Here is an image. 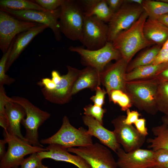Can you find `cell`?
I'll return each instance as SVG.
<instances>
[{"label": "cell", "mask_w": 168, "mask_h": 168, "mask_svg": "<svg viewBox=\"0 0 168 168\" xmlns=\"http://www.w3.org/2000/svg\"><path fill=\"white\" fill-rule=\"evenodd\" d=\"M147 18L144 11L138 20L119 33L112 42L128 63L137 53L154 44L146 38L143 33V25Z\"/></svg>", "instance_id": "6da1fadb"}, {"label": "cell", "mask_w": 168, "mask_h": 168, "mask_svg": "<svg viewBox=\"0 0 168 168\" xmlns=\"http://www.w3.org/2000/svg\"><path fill=\"white\" fill-rule=\"evenodd\" d=\"M160 83L155 77L126 82V93L135 107L154 115L158 111L156 98Z\"/></svg>", "instance_id": "7a4b0ae2"}, {"label": "cell", "mask_w": 168, "mask_h": 168, "mask_svg": "<svg viewBox=\"0 0 168 168\" xmlns=\"http://www.w3.org/2000/svg\"><path fill=\"white\" fill-rule=\"evenodd\" d=\"M9 101L17 103L25 109L26 116L21 122L26 129L25 141L35 146L43 147L39 141L38 129L50 116L48 112L36 107L29 100L19 96L9 97Z\"/></svg>", "instance_id": "3957f363"}, {"label": "cell", "mask_w": 168, "mask_h": 168, "mask_svg": "<svg viewBox=\"0 0 168 168\" xmlns=\"http://www.w3.org/2000/svg\"><path fill=\"white\" fill-rule=\"evenodd\" d=\"M60 8L59 23L61 33L71 40H80L84 19L81 6L78 1L63 0Z\"/></svg>", "instance_id": "277c9868"}, {"label": "cell", "mask_w": 168, "mask_h": 168, "mask_svg": "<svg viewBox=\"0 0 168 168\" xmlns=\"http://www.w3.org/2000/svg\"><path fill=\"white\" fill-rule=\"evenodd\" d=\"M42 144H56L67 148L75 147H84L92 144V136L87 130L81 127L77 129L70 124L67 116L63 119L59 130L51 137L40 141Z\"/></svg>", "instance_id": "5b68a950"}, {"label": "cell", "mask_w": 168, "mask_h": 168, "mask_svg": "<svg viewBox=\"0 0 168 168\" xmlns=\"http://www.w3.org/2000/svg\"><path fill=\"white\" fill-rule=\"evenodd\" d=\"M3 137L8 147L6 154L1 160L0 168H17L26 155L47 151V148L33 146L26 141L4 130Z\"/></svg>", "instance_id": "8992f818"}, {"label": "cell", "mask_w": 168, "mask_h": 168, "mask_svg": "<svg viewBox=\"0 0 168 168\" xmlns=\"http://www.w3.org/2000/svg\"><path fill=\"white\" fill-rule=\"evenodd\" d=\"M68 49L80 55L82 64L94 68L100 73L111 61H116L122 58L119 52L114 48L112 42H109L97 50H90L81 46H72Z\"/></svg>", "instance_id": "52a82bcc"}, {"label": "cell", "mask_w": 168, "mask_h": 168, "mask_svg": "<svg viewBox=\"0 0 168 168\" xmlns=\"http://www.w3.org/2000/svg\"><path fill=\"white\" fill-rule=\"evenodd\" d=\"M70 152L83 158L92 168H117L110 151L102 144L95 143L84 147L67 148Z\"/></svg>", "instance_id": "ba28073f"}, {"label": "cell", "mask_w": 168, "mask_h": 168, "mask_svg": "<svg viewBox=\"0 0 168 168\" xmlns=\"http://www.w3.org/2000/svg\"><path fill=\"white\" fill-rule=\"evenodd\" d=\"M144 11L142 5L127 2L114 13L108 24V42H112L121 32L129 28Z\"/></svg>", "instance_id": "9c48e42d"}, {"label": "cell", "mask_w": 168, "mask_h": 168, "mask_svg": "<svg viewBox=\"0 0 168 168\" xmlns=\"http://www.w3.org/2000/svg\"><path fill=\"white\" fill-rule=\"evenodd\" d=\"M109 27L94 16H84L80 41L86 49L95 50L104 47L108 42Z\"/></svg>", "instance_id": "30bf717a"}, {"label": "cell", "mask_w": 168, "mask_h": 168, "mask_svg": "<svg viewBox=\"0 0 168 168\" xmlns=\"http://www.w3.org/2000/svg\"><path fill=\"white\" fill-rule=\"evenodd\" d=\"M0 10L19 20L45 25L52 30L57 41H60L62 39L59 23L60 7L52 11L32 10H15L2 7H0Z\"/></svg>", "instance_id": "8fae6325"}, {"label": "cell", "mask_w": 168, "mask_h": 168, "mask_svg": "<svg viewBox=\"0 0 168 168\" xmlns=\"http://www.w3.org/2000/svg\"><path fill=\"white\" fill-rule=\"evenodd\" d=\"M41 24L18 19L0 10V49L5 53L17 35Z\"/></svg>", "instance_id": "7c38bea8"}, {"label": "cell", "mask_w": 168, "mask_h": 168, "mask_svg": "<svg viewBox=\"0 0 168 168\" xmlns=\"http://www.w3.org/2000/svg\"><path fill=\"white\" fill-rule=\"evenodd\" d=\"M126 116L120 115L111 121L114 127L113 131L117 142L127 152L140 148L146 140V137L140 133L132 125L124 122Z\"/></svg>", "instance_id": "4fadbf2b"}, {"label": "cell", "mask_w": 168, "mask_h": 168, "mask_svg": "<svg viewBox=\"0 0 168 168\" xmlns=\"http://www.w3.org/2000/svg\"><path fill=\"white\" fill-rule=\"evenodd\" d=\"M128 63L122 58L105 67L100 73L101 84L104 86L108 96L114 90L126 93L125 76Z\"/></svg>", "instance_id": "5bb4252c"}, {"label": "cell", "mask_w": 168, "mask_h": 168, "mask_svg": "<svg viewBox=\"0 0 168 168\" xmlns=\"http://www.w3.org/2000/svg\"><path fill=\"white\" fill-rule=\"evenodd\" d=\"M67 73L61 76V80L56 84L53 91H48L41 90L45 99L51 103L63 105L68 102L72 99V86L81 70L69 65L67 66Z\"/></svg>", "instance_id": "9a60e30c"}, {"label": "cell", "mask_w": 168, "mask_h": 168, "mask_svg": "<svg viewBox=\"0 0 168 168\" xmlns=\"http://www.w3.org/2000/svg\"><path fill=\"white\" fill-rule=\"evenodd\" d=\"M116 153L119 168H150L156 166L154 152L151 149L139 148L127 152L120 148Z\"/></svg>", "instance_id": "2e32d148"}, {"label": "cell", "mask_w": 168, "mask_h": 168, "mask_svg": "<svg viewBox=\"0 0 168 168\" xmlns=\"http://www.w3.org/2000/svg\"><path fill=\"white\" fill-rule=\"evenodd\" d=\"M84 124L88 127L87 133L98 139L103 145L116 153L120 148V145L117 141L113 131L105 128L94 118L85 115L82 117Z\"/></svg>", "instance_id": "e0dca14e"}, {"label": "cell", "mask_w": 168, "mask_h": 168, "mask_svg": "<svg viewBox=\"0 0 168 168\" xmlns=\"http://www.w3.org/2000/svg\"><path fill=\"white\" fill-rule=\"evenodd\" d=\"M47 151L37 153L39 157L43 160L50 158L56 161L70 163L78 168H92L83 158L70 154L67 148L56 144H49L46 147Z\"/></svg>", "instance_id": "ac0fdd59"}, {"label": "cell", "mask_w": 168, "mask_h": 168, "mask_svg": "<svg viewBox=\"0 0 168 168\" xmlns=\"http://www.w3.org/2000/svg\"><path fill=\"white\" fill-rule=\"evenodd\" d=\"M48 28L45 25L40 24L17 35L7 61L6 72L32 40Z\"/></svg>", "instance_id": "d6986e66"}, {"label": "cell", "mask_w": 168, "mask_h": 168, "mask_svg": "<svg viewBox=\"0 0 168 168\" xmlns=\"http://www.w3.org/2000/svg\"><path fill=\"white\" fill-rule=\"evenodd\" d=\"M5 110L7 122L5 130L25 141L20 128L21 122L26 116L24 108L17 103L9 101L5 105Z\"/></svg>", "instance_id": "ffe728a7"}, {"label": "cell", "mask_w": 168, "mask_h": 168, "mask_svg": "<svg viewBox=\"0 0 168 168\" xmlns=\"http://www.w3.org/2000/svg\"><path fill=\"white\" fill-rule=\"evenodd\" d=\"M100 74L96 69L90 66L81 70L72 86V96L86 88L95 91L101 84Z\"/></svg>", "instance_id": "44dd1931"}, {"label": "cell", "mask_w": 168, "mask_h": 168, "mask_svg": "<svg viewBox=\"0 0 168 168\" xmlns=\"http://www.w3.org/2000/svg\"><path fill=\"white\" fill-rule=\"evenodd\" d=\"M78 1L82 8L84 16H94L105 23H109L114 14L108 7L106 0Z\"/></svg>", "instance_id": "7402d4cb"}, {"label": "cell", "mask_w": 168, "mask_h": 168, "mask_svg": "<svg viewBox=\"0 0 168 168\" xmlns=\"http://www.w3.org/2000/svg\"><path fill=\"white\" fill-rule=\"evenodd\" d=\"M143 30L146 38L154 44L162 46L168 39V28L157 20L147 18Z\"/></svg>", "instance_id": "603a6c76"}, {"label": "cell", "mask_w": 168, "mask_h": 168, "mask_svg": "<svg viewBox=\"0 0 168 168\" xmlns=\"http://www.w3.org/2000/svg\"><path fill=\"white\" fill-rule=\"evenodd\" d=\"M161 47L154 44L142 50L137 56L128 63L127 72L137 68L152 64Z\"/></svg>", "instance_id": "cb8c5ba5"}, {"label": "cell", "mask_w": 168, "mask_h": 168, "mask_svg": "<svg viewBox=\"0 0 168 168\" xmlns=\"http://www.w3.org/2000/svg\"><path fill=\"white\" fill-rule=\"evenodd\" d=\"M152 131L155 137L147 140L148 148L153 151L161 149L168 151V127L162 124L153 127Z\"/></svg>", "instance_id": "d4e9b609"}, {"label": "cell", "mask_w": 168, "mask_h": 168, "mask_svg": "<svg viewBox=\"0 0 168 168\" xmlns=\"http://www.w3.org/2000/svg\"><path fill=\"white\" fill-rule=\"evenodd\" d=\"M142 6L148 18L156 19L161 15L168 14V3L160 0H143Z\"/></svg>", "instance_id": "484cf974"}, {"label": "cell", "mask_w": 168, "mask_h": 168, "mask_svg": "<svg viewBox=\"0 0 168 168\" xmlns=\"http://www.w3.org/2000/svg\"><path fill=\"white\" fill-rule=\"evenodd\" d=\"M0 7L15 10H32L46 11L32 0H0Z\"/></svg>", "instance_id": "4316f807"}, {"label": "cell", "mask_w": 168, "mask_h": 168, "mask_svg": "<svg viewBox=\"0 0 168 168\" xmlns=\"http://www.w3.org/2000/svg\"><path fill=\"white\" fill-rule=\"evenodd\" d=\"M156 104L158 111L168 115V81L160 82L159 85Z\"/></svg>", "instance_id": "83f0119b"}, {"label": "cell", "mask_w": 168, "mask_h": 168, "mask_svg": "<svg viewBox=\"0 0 168 168\" xmlns=\"http://www.w3.org/2000/svg\"><path fill=\"white\" fill-rule=\"evenodd\" d=\"M108 96L110 101L118 104L123 111H126L133 105L128 95L120 90L112 91Z\"/></svg>", "instance_id": "f1b7e54d"}, {"label": "cell", "mask_w": 168, "mask_h": 168, "mask_svg": "<svg viewBox=\"0 0 168 168\" xmlns=\"http://www.w3.org/2000/svg\"><path fill=\"white\" fill-rule=\"evenodd\" d=\"M16 37L13 40L7 52L3 54L0 60V86L4 85H10L14 83L15 80L6 74L7 61L11 52Z\"/></svg>", "instance_id": "f546056e"}, {"label": "cell", "mask_w": 168, "mask_h": 168, "mask_svg": "<svg viewBox=\"0 0 168 168\" xmlns=\"http://www.w3.org/2000/svg\"><path fill=\"white\" fill-rule=\"evenodd\" d=\"M84 114L86 115L91 116L95 118L103 125V118L106 110L102 107L90 104L83 108Z\"/></svg>", "instance_id": "4dcf8cb0"}, {"label": "cell", "mask_w": 168, "mask_h": 168, "mask_svg": "<svg viewBox=\"0 0 168 168\" xmlns=\"http://www.w3.org/2000/svg\"><path fill=\"white\" fill-rule=\"evenodd\" d=\"M154 152L156 166L163 168L168 167V151L159 149Z\"/></svg>", "instance_id": "1f68e13d"}, {"label": "cell", "mask_w": 168, "mask_h": 168, "mask_svg": "<svg viewBox=\"0 0 168 168\" xmlns=\"http://www.w3.org/2000/svg\"><path fill=\"white\" fill-rule=\"evenodd\" d=\"M33 2L46 11H52L59 8L63 0H35Z\"/></svg>", "instance_id": "d6a6232c"}, {"label": "cell", "mask_w": 168, "mask_h": 168, "mask_svg": "<svg viewBox=\"0 0 168 168\" xmlns=\"http://www.w3.org/2000/svg\"><path fill=\"white\" fill-rule=\"evenodd\" d=\"M42 160L38 156L37 153H33L24 159L20 167L17 168H37L42 163Z\"/></svg>", "instance_id": "836d02e7"}, {"label": "cell", "mask_w": 168, "mask_h": 168, "mask_svg": "<svg viewBox=\"0 0 168 168\" xmlns=\"http://www.w3.org/2000/svg\"><path fill=\"white\" fill-rule=\"evenodd\" d=\"M95 91V95L92 96L90 99L94 105L102 107L105 103V95L107 92L105 89H102L100 86L97 88Z\"/></svg>", "instance_id": "e575fe53"}, {"label": "cell", "mask_w": 168, "mask_h": 168, "mask_svg": "<svg viewBox=\"0 0 168 168\" xmlns=\"http://www.w3.org/2000/svg\"><path fill=\"white\" fill-rule=\"evenodd\" d=\"M4 86H0V119L7 121L5 106L9 101Z\"/></svg>", "instance_id": "d590c367"}, {"label": "cell", "mask_w": 168, "mask_h": 168, "mask_svg": "<svg viewBox=\"0 0 168 168\" xmlns=\"http://www.w3.org/2000/svg\"><path fill=\"white\" fill-rule=\"evenodd\" d=\"M154 77L160 82L168 81V61L161 63L160 71Z\"/></svg>", "instance_id": "8d00e7d4"}, {"label": "cell", "mask_w": 168, "mask_h": 168, "mask_svg": "<svg viewBox=\"0 0 168 168\" xmlns=\"http://www.w3.org/2000/svg\"><path fill=\"white\" fill-rule=\"evenodd\" d=\"M126 112L127 116L124 119V122L128 125H132L134 124L141 116V114L137 111H131L129 109L126 110Z\"/></svg>", "instance_id": "74e56055"}, {"label": "cell", "mask_w": 168, "mask_h": 168, "mask_svg": "<svg viewBox=\"0 0 168 168\" xmlns=\"http://www.w3.org/2000/svg\"><path fill=\"white\" fill-rule=\"evenodd\" d=\"M146 122L144 118H139L134 124L138 132L145 137L148 134L147 129L146 126Z\"/></svg>", "instance_id": "f35d334b"}, {"label": "cell", "mask_w": 168, "mask_h": 168, "mask_svg": "<svg viewBox=\"0 0 168 168\" xmlns=\"http://www.w3.org/2000/svg\"><path fill=\"white\" fill-rule=\"evenodd\" d=\"M106 2L110 9L114 13L120 8L124 0H106Z\"/></svg>", "instance_id": "ab89813d"}, {"label": "cell", "mask_w": 168, "mask_h": 168, "mask_svg": "<svg viewBox=\"0 0 168 168\" xmlns=\"http://www.w3.org/2000/svg\"><path fill=\"white\" fill-rule=\"evenodd\" d=\"M7 142L5 139L0 140V159L1 160L5 156L6 152L5 150V144Z\"/></svg>", "instance_id": "60d3db41"}, {"label": "cell", "mask_w": 168, "mask_h": 168, "mask_svg": "<svg viewBox=\"0 0 168 168\" xmlns=\"http://www.w3.org/2000/svg\"><path fill=\"white\" fill-rule=\"evenodd\" d=\"M51 79L56 84L58 83L61 80L62 76L57 71H53L51 72Z\"/></svg>", "instance_id": "b9f144b4"}, {"label": "cell", "mask_w": 168, "mask_h": 168, "mask_svg": "<svg viewBox=\"0 0 168 168\" xmlns=\"http://www.w3.org/2000/svg\"><path fill=\"white\" fill-rule=\"evenodd\" d=\"M155 19L157 20L168 28V14L160 16Z\"/></svg>", "instance_id": "7bdbcfd3"}, {"label": "cell", "mask_w": 168, "mask_h": 168, "mask_svg": "<svg viewBox=\"0 0 168 168\" xmlns=\"http://www.w3.org/2000/svg\"><path fill=\"white\" fill-rule=\"evenodd\" d=\"M143 0H125L128 3H134L142 5Z\"/></svg>", "instance_id": "ee69618b"}, {"label": "cell", "mask_w": 168, "mask_h": 168, "mask_svg": "<svg viewBox=\"0 0 168 168\" xmlns=\"http://www.w3.org/2000/svg\"><path fill=\"white\" fill-rule=\"evenodd\" d=\"M161 120L163 124L168 127V115H164L161 118Z\"/></svg>", "instance_id": "f6af8a7d"}, {"label": "cell", "mask_w": 168, "mask_h": 168, "mask_svg": "<svg viewBox=\"0 0 168 168\" xmlns=\"http://www.w3.org/2000/svg\"><path fill=\"white\" fill-rule=\"evenodd\" d=\"M37 168H50L49 167L43 165L41 163L37 167Z\"/></svg>", "instance_id": "bcb514c9"}, {"label": "cell", "mask_w": 168, "mask_h": 168, "mask_svg": "<svg viewBox=\"0 0 168 168\" xmlns=\"http://www.w3.org/2000/svg\"><path fill=\"white\" fill-rule=\"evenodd\" d=\"M162 2L168 3V0H160Z\"/></svg>", "instance_id": "7dc6e473"}, {"label": "cell", "mask_w": 168, "mask_h": 168, "mask_svg": "<svg viewBox=\"0 0 168 168\" xmlns=\"http://www.w3.org/2000/svg\"><path fill=\"white\" fill-rule=\"evenodd\" d=\"M150 168H161L159 166H155Z\"/></svg>", "instance_id": "c3c4849f"}, {"label": "cell", "mask_w": 168, "mask_h": 168, "mask_svg": "<svg viewBox=\"0 0 168 168\" xmlns=\"http://www.w3.org/2000/svg\"><path fill=\"white\" fill-rule=\"evenodd\" d=\"M167 168H168V167Z\"/></svg>", "instance_id": "681fc988"}]
</instances>
